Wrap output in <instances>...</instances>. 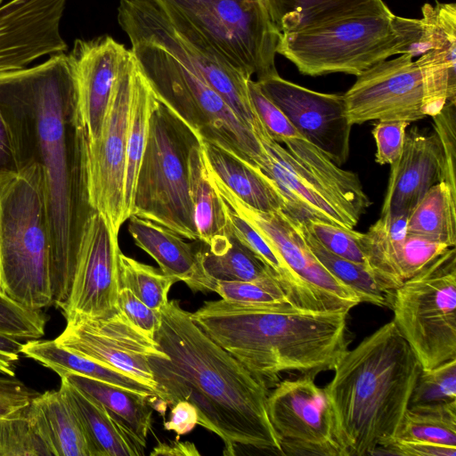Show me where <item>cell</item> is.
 I'll return each mask as SVG.
<instances>
[{
	"label": "cell",
	"instance_id": "6da1fadb",
	"mask_svg": "<svg viewBox=\"0 0 456 456\" xmlns=\"http://www.w3.org/2000/svg\"><path fill=\"white\" fill-rule=\"evenodd\" d=\"M0 110L20 169L40 167L51 247L53 305L64 308L94 215L89 138L74 62L60 53L31 68L0 73Z\"/></svg>",
	"mask_w": 456,
	"mask_h": 456
},
{
	"label": "cell",
	"instance_id": "7a4b0ae2",
	"mask_svg": "<svg viewBox=\"0 0 456 456\" xmlns=\"http://www.w3.org/2000/svg\"><path fill=\"white\" fill-rule=\"evenodd\" d=\"M160 313L153 339L165 355L148 360L165 405L191 403L198 425L223 440L224 455H234L237 445L283 454L267 414L270 390L214 342L179 300Z\"/></svg>",
	"mask_w": 456,
	"mask_h": 456
},
{
	"label": "cell",
	"instance_id": "3957f363",
	"mask_svg": "<svg viewBox=\"0 0 456 456\" xmlns=\"http://www.w3.org/2000/svg\"><path fill=\"white\" fill-rule=\"evenodd\" d=\"M348 312L206 301L193 322L269 390L285 373L316 377L346 352Z\"/></svg>",
	"mask_w": 456,
	"mask_h": 456
},
{
	"label": "cell",
	"instance_id": "277c9868",
	"mask_svg": "<svg viewBox=\"0 0 456 456\" xmlns=\"http://www.w3.org/2000/svg\"><path fill=\"white\" fill-rule=\"evenodd\" d=\"M324 387L343 456L376 454L395 437L422 370L391 320L347 349Z\"/></svg>",
	"mask_w": 456,
	"mask_h": 456
},
{
	"label": "cell",
	"instance_id": "5b68a950",
	"mask_svg": "<svg viewBox=\"0 0 456 456\" xmlns=\"http://www.w3.org/2000/svg\"><path fill=\"white\" fill-rule=\"evenodd\" d=\"M419 20L395 16L382 4L315 26L281 33L277 53L307 76H359L388 57L419 56Z\"/></svg>",
	"mask_w": 456,
	"mask_h": 456
},
{
	"label": "cell",
	"instance_id": "8992f818",
	"mask_svg": "<svg viewBox=\"0 0 456 456\" xmlns=\"http://www.w3.org/2000/svg\"><path fill=\"white\" fill-rule=\"evenodd\" d=\"M0 291L31 310L53 305L44 176L37 165L0 180Z\"/></svg>",
	"mask_w": 456,
	"mask_h": 456
},
{
	"label": "cell",
	"instance_id": "52a82bcc",
	"mask_svg": "<svg viewBox=\"0 0 456 456\" xmlns=\"http://www.w3.org/2000/svg\"><path fill=\"white\" fill-rule=\"evenodd\" d=\"M201 140L198 132L157 99L136 178L132 216L199 240L190 195L189 157Z\"/></svg>",
	"mask_w": 456,
	"mask_h": 456
},
{
	"label": "cell",
	"instance_id": "ba28073f",
	"mask_svg": "<svg viewBox=\"0 0 456 456\" xmlns=\"http://www.w3.org/2000/svg\"><path fill=\"white\" fill-rule=\"evenodd\" d=\"M131 52L158 98L202 140L258 167L264 150L257 138L205 80L156 45L135 43Z\"/></svg>",
	"mask_w": 456,
	"mask_h": 456
},
{
	"label": "cell",
	"instance_id": "9c48e42d",
	"mask_svg": "<svg viewBox=\"0 0 456 456\" xmlns=\"http://www.w3.org/2000/svg\"><path fill=\"white\" fill-rule=\"evenodd\" d=\"M118 21L132 45H156L205 80L252 131L258 116L248 92L251 78L232 67L180 13L156 0H120Z\"/></svg>",
	"mask_w": 456,
	"mask_h": 456
},
{
	"label": "cell",
	"instance_id": "30bf717a",
	"mask_svg": "<svg viewBox=\"0 0 456 456\" xmlns=\"http://www.w3.org/2000/svg\"><path fill=\"white\" fill-rule=\"evenodd\" d=\"M390 308L422 370L456 359L455 247L396 288Z\"/></svg>",
	"mask_w": 456,
	"mask_h": 456
},
{
	"label": "cell",
	"instance_id": "8fae6325",
	"mask_svg": "<svg viewBox=\"0 0 456 456\" xmlns=\"http://www.w3.org/2000/svg\"><path fill=\"white\" fill-rule=\"evenodd\" d=\"M187 20L234 69L256 81L278 75L281 32L264 0H156Z\"/></svg>",
	"mask_w": 456,
	"mask_h": 456
},
{
	"label": "cell",
	"instance_id": "7c38bea8",
	"mask_svg": "<svg viewBox=\"0 0 456 456\" xmlns=\"http://www.w3.org/2000/svg\"><path fill=\"white\" fill-rule=\"evenodd\" d=\"M208 172L219 198L263 236L312 292L323 311L349 313L362 303L351 288L317 260L305 240L301 221L296 216L285 209L273 212L255 209L240 200L208 168Z\"/></svg>",
	"mask_w": 456,
	"mask_h": 456
},
{
	"label": "cell",
	"instance_id": "4fadbf2b",
	"mask_svg": "<svg viewBox=\"0 0 456 456\" xmlns=\"http://www.w3.org/2000/svg\"><path fill=\"white\" fill-rule=\"evenodd\" d=\"M271 389L266 410L283 454L343 456L330 400L315 377L281 379Z\"/></svg>",
	"mask_w": 456,
	"mask_h": 456
},
{
	"label": "cell",
	"instance_id": "5bb4252c",
	"mask_svg": "<svg viewBox=\"0 0 456 456\" xmlns=\"http://www.w3.org/2000/svg\"><path fill=\"white\" fill-rule=\"evenodd\" d=\"M135 67L136 61L130 49L121 67L101 135L96 141L89 142L91 201L116 236L126 221V140Z\"/></svg>",
	"mask_w": 456,
	"mask_h": 456
},
{
	"label": "cell",
	"instance_id": "9a60e30c",
	"mask_svg": "<svg viewBox=\"0 0 456 456\" xmlns=\"http://www.w3.org/2000/svg\"><path fill=\"white\" fill-rule=\"evenodd\" d=\"M414 55L381 61L361 75L343 94L346 114L352 125L368 121L403 120L409 123L424 118L423 88Z\"/></svg>",
	"mask_w": 456,
	"mask_h": 456
},
{
	"label": "cell",
	"instance_id": "2e32d148",
	"mask_svg": "<svg viewBox=\"0 0 456 456\" xmlns=\"http://www.w3.org/2000/svg\"><path fill=\"white\" fill-rule=\"evenodd\" d=\"M55 341L71 352L139 379L160 398L148 359L165 354L153 338L135 328L119 310L106 318L67 321Z\"/></svg>",
	"mask_w": 456,
	"mask_h": 456
},
{
	"label": "cell",
	"instance_id": "e0dca14e",
	"mask_svg": "<svg viewBox=\"0 0 456 456\" xmlns=\"http://www.w3.org/2000/svg\"><path fill=\"white\" fill-rule=\"evenodd\" d=\"M256 82L304 138L336 165L346 162L353 125L346 114L343 94L316 92L279 74Z\"/></svg>",
	"mask_w": 456,
	"mask_h": 456
},
{
	"label": "cell",
	"instance_id": "ac0fdd59",
	"mask_svg": "<svg viewBox=\"0 0 456 456\" xmlns=\"http://www.w3.org/2000/svg\"><path fill=\"white\" fill-rule=\"evenodd\" d=\"M119 253L118 236L96 212L90 221L69 296L61 310L66 321L106 318L118 311Z\"/></svg>",
	"mask_w": 456,
	"mask_h": 456
},
{
	"label": "cell",
	"instance_id": "d6986e66",
	"mask_svg": "<svg viewBox=\"0 0 456 456\" xmlns=\"http://www.w3.org/2000/svg\"><path fill=\"white\" fill-rule=\"evenodd\" d=\"M68 0H10L0 6V73L66 52L61 20Z\"/></svg>",
	"mask_w": 456,
	"mask_h": 456
},
{
	"label": "cell",
	"instance_id": "ffe728a7",
	"mask_svg": "<svg viewBox=\"0 0 456 456\" xmlns=\"http://www.w3.org/2000/svg\"><path fill=\"white\" fill-rule=\"evenodd\" d=\"M421 12L420 53L415 61L422 80V111L433 117L447 102H456V4L426 3Z\"/></svg>",
	"mask_w": 456,
	"mask_h": 456
},
{
	"label": "cell",
	"instance_id": "44dd1931",
	"mask_svg": "<svg viewBox=\"0 0 456 456\" xmlns=\"http://www.w3.org/2000/svg\"><path fill=\"white\" fill-rule=\"evenodd\" d=\"M130 49L110 36L77 39L70 55L78 107L89 142L99 139L121 67Z\"/></svg>",
	"mask_w": 456,
	"mask_h": 456
},
{
	"label": "cell",
	"instance_id": "7402d4cb",
	"mask_svg": "<svg viewBox=\"0 0 456 456\" xmlns=\"http://www.w3.org/2000/svg\"><path fill=\"white\" fill-rule=\"evenodd\" d=\"M390 175L380 215L409 216L436 183L444 182V164L435 133L418 127L406 132L400 159L390 165Z\"/></svg>",
	"mask_w": 456,
	"mask_h": 456
},
{
	"label": "cell",
	"instance_id": "603a6c76",
	"mask_svg": "<svg viewBox=\"0 0 456 456\" xmlns=\"http://www.w3.org/2000/svg\"><path fill=\"white\" fill-rule=\"evenodd\" d=\"M128 232L135 245L150 255L161 272L183 281L192 292L211 291L197 256V250L167 227L131 216Z\"/></svg>",
	"mask_w": 456,
	"mask_h": 456
},
{
	"label": "cell",
	"instance_id": "cb8c5ba5",
	"mask_svg": "<svg viewBox=\"0 0 456 456\" xmlns=\"http://www.w3.org/2000/svg\"><path fill=\"white\" fill-rule=\"evenodd\" d=\"M201 148L208 168L244 203L263 212L289 210L278 185L258 167L204 140Z\"/></svg>",
	"mask_w": 456,
	"mask_h": 456
},
{
	"label": "cell",
	"instance_id": "d4e9b609",
	"mask_svg": "<svg viewBox=\"0 0 456 456\" xmlns=\"http://www.w3.org/2000/svg\"><path fill=\"white\" fill-rule=\"evenodd\" d=\"M26 415L50 455L90 456L83 428L61 388L35 396Z\"/></svg>",
	"mask_w": 456,
	"mask_h": 456
},
{
	"label": "cell",
	"instance_id": "484cf974",
	"mask_svg": "<svg viewBox=\"0 0 456 456\" xmlns=\"http://www.w3.org/2000/svg\"><path fill=\"white\" fill-rule=\"evenodd\" d=\"M60 388L85 432L90 456H142L144 447L94 397L65 378Z\"/></svg>",
	"mask_w": 456,
	"mask_h": 456
},
{
	"label": "cell",
	"instance_id": "4316f807",
	"mask_svg": "<svg viewBox=\"0 0 456 456\" xmlns=\"http://www.w3.org/2000/svg\"><path fill=\"white\" fill-rule=\"evenodd\" d=\"M62 378L102 404L144 448L151 431L153 410L162 416L167 410L164 403L156 396L78 374L70 373Z\"/></svg>",
	"mask_w": 456,
	"mask_h": 456
},
{
	"label": "cell",
	"instance_id": "83f0119b",
	"mask_svg": "<svg viewBox=\"0 0 456 456\" xmlns=\"http://www.w3.org/2000/svg\"><path fill=\"white\" fill-rule=\"evenodd\" d=\"M21 354L51 369L61 378L70 373L78 374L159 398V394L153 388L139 379L71 352L59 346L55 339L27 341L22 346Z\"/></svg>",
	"mask_w": 456,
	"mask_h": 456
},
{
	"label": "cell",
	"instance_id": "f1b7e54d",
	"mask_svg": "<svg viewBox=\"0 0 456 456\" xmlns=\"http://www.w3.org/2000/svg\"><path fill=\"white\" fill-rule=\"evenodd\" d=\"M201 243L197 250L198 260L211 291L215 281H250L273 273L229 229L208 243Z\"/></svg>",
	"mask_w": 456,
	"mask_h": 456
},
{
	"label": "cell",
	"instance_id": "f546056e",
	"mask_svg": "<svg viewBox=\"0 0 456 456\" xmlns=\"http://www.w3.org/2000/svg\"><path fill=\"white\" fill-rule=\"evenodd\" d=\"M157 99L154 90L141 72L136 62L126 140L124 191L126 220L133 215L136 178L148 139L151 115Z\"/></svg>",
	"mask_w": 456,
	"mask_h": 456
},
{
	"label": "cell",
	"instance_id": "4dcf8cb0",
	"mask_svg": "<svg viewBox=\"0 0 456 456\" xmlns=\"http://www.w3.org/2000/svg\"><path fill=\"white\" fill-rule=\"evenodd\" d=\"M281 33L315 26L368 9L382 0H264Z\"/></svg>",
	"mask_w": 456,
	"mask_h": 456
},
{
	"label": "cell",
	"instance_id": "1f68e13d",
	"mask_svg": "<svg viewBox=\"0 0 456 456\" xmlns=\"http://www.w3.org/2000/svg\"><path fill=\"white\" fill-rule=\"evenodd\" d=\"M189 184L199 240L208 243L215 237L225 234L228 226L222 200L210 182L201 142L190 152Z\"/></svg>",
	"mask_w": 456,
	"mask_h": 456
},
{
	"label": "cell",
	"instance_id": "d6a6232c",
	"mask_svg": "<svg viewBox=\"0 0 456 456\" xmlns=\"http://www.w3.org/2000/svg\"><path fill=\"white\" fill-rule=\"evenodd\" d=\"M407 232L448 247L456 245V192L444 182L433 185L410 214Z\"/></svg>",
	"mask_w": 456,
	"mask_h": 456
},
{
	"label": "cell",
	"instance_id": "836d02e7",
	"mask_svg": "<svg viewBox=\"0 0 456 456\" xmlns=\"http://www.w3.org/2000/svg\"><path fill=\"white\" fill-rule=\"evenodd\" d=\"M299 219V218H298ZM300 220V219H299ZM301 221V229L308 247L317 260L336 278L351 288L362 303L391 306L392 293L383 290L368 266L337 256L325 248Z\"/></svg>",
	"mask_w": 456,
	"mask_h": 456
},
{
	"label": "cell",
	"instance_id": "e575fe53",
	"mask_svg": "<svg viewBox=\"0 0 456 456\" xmlns=\"http://www.w3.org/2000/svg\"><path fill=\"white\" fill-rule=\"evenodd\" d=\"M394 440L456 447V402L427 408H408Z\"/></svg>",
	"mask_w": 456,
	"mask_h": 456
},
{
	"label": "cell",
	"instance_id": "d590c367",
	"mask_svg": "<svg viewBox=\"0 0 456 456\" xmlns=\"http://www.w3.org/2000/svg\"><path fill=\"white\" fill-rule=\"evenodd\" d=\"M119 288L131 290L149 307L161 311L167 304L168 293L177 281L160 269L141 263L121 251L118 255Z\"/></svg>",
	"mask_w": 456,
	"mask_h": 456
},
{
	"label": "cell",
	"instance_id": "8d00e7d4",
	"mask_svg": "<svg viewBox=\"0 0 456 456\" xmlns=\"http://www.w3.org/2000/svg\"><path fill=\"white\" fill-rule=\"evenodd\" d=\"M456 402V359L422 370L409 408H427Z\"/></svg>",
	"mask_w": 456,
	"mask_h": 456
},
{
	"label": "cell",
	"instance_id": "74e56055",
	"mask_svg": "<svg viewBox=\"0 0 456 456\" xmlns=\"http://www.w3.org/2000/svg\"><path fill=\"white\" fill-rule=\"evenodd\" d=\"M212 291L222 299L241 304L292 305L274 273L250 281H215Z\"/></svg>",
	"mask_w": 456,
	"mask_h": 456
},
{
	"label": "cell",
	"instance_id": "f35d334b",
	"mask_svg": "<svg viewBox=\"0 0 456 456\" xmlns=\"http://www.w3.org/2000/svg\"><path fill=\"white\" fill-rule=\"evenodd\" d=\"M0 456H50L28 421L26 409L0 419Z\"/></svg>",
	"mask_w": 456,
	"mask_h": 456
},
{
	"label": "cell",
	"instance_id": "ab89813d",
	"mask_svg": "<svg viewBox=\"0 0 456 456\" xmlns=\"http://www.w3.org/2000/svg\"><path fill=\"white\" fill-rule=\"evenodd\" d=\"M47 317L31 310L0 291V334L21 340H35L45 333Z\"/></svg>",
	"mask_w": 456,
	"mask_h": 456
},
{
	"label": "cell",
	"instance_id": "60d3db41",
	"mask_svg": "<svg viewBox=\"0 0 456 456\" xmlns=\"http://www.w3.org/2000/svg\"><path fill=\"white\" fill-rule=\"evenodd\" d=\"M300 220H302L311 234L325 248L341 257L366 265V259L362 246L363 232L316 218H305Z\"/></svg>",
	"mask_w": 456,
	"mask_h": 456
},
{
	"label": "cell",
	"instance_id": "b9f144b4",
	"mask_svg": "<svg viewBox=\"0 0 456 456\" xmlns=\"http://www.w3.org/2000/svg\"><path fill=\"white\" fill-rule=\"evenodd\" d=\"M432 118L444 158V182L456 192V102H447Z\"/></svg>",
	"mask_w": 456,
	"mask_h": 456
},
{
	"label": "cell",
	"instance_id": "7bdbcfd3",
	"mask_svg": "<svg viewBox=\"0 0 456 456\" xmlns=\"http://www.w3.org/2000/svg\"><path fill=\"white\" fill-rule=\"evenodd\" d=\"M248 86L256 113L273 140L281 143L285 139L300 134L285 114L263 93L256 80L249 79Z\"/></svg>",
	"mask_w": 456,
	"mask_h": 456
},
{
	"label": "cell",
	"instance_id": "ee69618b",
	"mask_svg": "<svg viewBox=\"0 0 456 456\" xmlns=\"http://www.w3.org/2000/svg\"><path fill=\"white\" fill-rule=\"evenodd\" d=\"M409 125V122L403 120H383L374 126L371 134L376 143L377 163L391 165L400 159Z\"/></svg>",
	"mask_w": 456,
	"mask_h": 456
},
{
	"label": "cell",
	"instance_id": "f6af8a7d",
	"mask_svg": "<svg viewBox=\"0 0 456 456\" xmlns=\"http://www.w3.org/2000/svg\"><path fill=\"white\" fill-rule=\"evenodd\" d=\"M118 308L135 328L154 338L161 322L160 311L149 307L126 288H119Z\"/></svg>",
	"mask_w": 456,
	"mask_h": 456
},
{
	"label": "cell",
	"instance_id": "bcb514c9",
	"mask_svg": "<svg viewBox=\"0 0 456 456\" xmlns=\"http://www.w3.org/2000/svg\"><path fill=\"white\" fill-rule=\"evenodd\" d=\"M38 394L15 376H0V419L20 413Z\"/></svg>",
	"mask_w": 456,
	"mask_h": 456
},
{
	"label": "cell",
	"instance_id": "7dc6e473",
	"mask_svg": "<svg viewBox=\"0 0 456 456\" xmlns=\"http://www.w3.org/2000/svg\"><path fill=\"white\" fill-rule=\"evenodd\" d=\"M382 450L403 456H456V447L414 441L394 440Z\"/></svg>",
	"mask_w": 456,
	"mask_h": 456
},
{
	"label": "cell",
	"instance_id": "c3c4849f",
	"mask_svg": "<svg viewBox=\"0 0 456 456\" xmlns=\"http://www.w3.org/2000/svg\"><path fill=\"white\" fill-rule=\"evenodd\" d=\"M172 406L169 419L164 423V428L175 432L177 436H184L198 425L197 411L187 401H179Z\"/></svg>",
	"mask_w": 456,
	"mask_h": 456
},
{
	"label": "cell",
	"instance_id": "681fc988",
	"mask_svg": "<svg viewBox=\"0 0 456 456\" xmlns=\"http://www.w3.org/2000/svg\"><path fill=\"white\" fill-rule=\"evenodd\" d=\"M19 171L12 134L0 110V180Z\"/></svg>",
	"mask_w": 456,
	"mask_h": 456
},
{
	"label": "cell",
	"instance_id": "f907efd6",
	"mask_svg": "<svg viewBox=\"0 0 456 456\" xmlns=\"http://www.w3.org/2000/svg\"><path fill=\"white\" fill-rule=\"evenodd\" d=\"M23 344L13 338L0 334V373L15 376V364L19 361Z\"/></svg>",
	"mask_w": 456,
	"mask_h": 456
},
{
	"label": "cell",
	"instance_id": "816d5d0a",
	"mask_svg": "<svg viewBox=\"0 0 456 456\" xmlns=\"http://www.w3.org/2000/svg\"><path fill=\"white\" fill-rule=\"evenodd\" d=\"M151 456H200L196 445L189 441H179V436L171 443L159 442L150 453Z\"/></svg>",
	"mask_w": 456,
	"mask_h": 456
},
{
	"label": "cell",
	"instance_id": "f5cc1de1",
	"mask_svg": "<svg viewBox=\"0 0 456 456\" xmlns=\"http://www.w3.org/2000/svg\"><path fill=\"white\" fill-rule=\"evenodd\" d=\"M3 0H0V4H2Z\"/></svg>",
	"mask_w": 456,
	"mask_h": 456
}]
</instances>
